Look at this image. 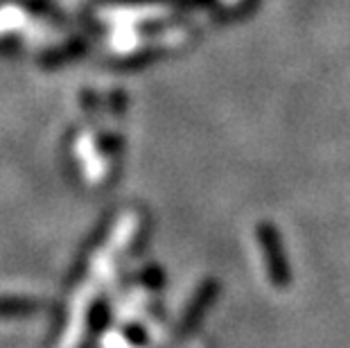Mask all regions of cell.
<instances>
[{"label": "cell", "mask_w": 350, "mask_h": 348, "mask_svg": "<svg viewBox=\"0 0 350 348\" xmlns=\"http://www.w3.org/2000/svg\"><path fill=\"white\" fill-rule=\"evenodd\" d=\"M258 242H260V249H262V258L267 263V273H269L271 283L275 287H285L289 283V265H287L285 254H282L278 231H275L271 224H260Z\"/></svg>", "instance_id": "obj_1"}, {"label": "cell", "mask_w": 350, "mask_h": 348, "mask_svg": "<svg viewBox=\"0 0 350 348\" xmlns=\"http://www.w3.org/2000/svg\"><path fill=\"white\" fill-rule=\"evenodd\" d=\"M215 292H217V285H215V283H206V285L199 290L195 303H192L190 310H188V312H185V317H183V330H185V332L192 330V328L197 325V321L201 319V314H204L206 310H208V306L213 303Z\"/></svg>", "instance_id": "obj_2"}]
</instances>
